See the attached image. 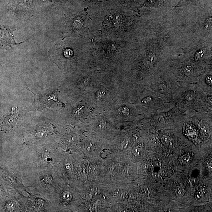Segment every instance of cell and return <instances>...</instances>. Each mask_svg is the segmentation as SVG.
<instances>
[{
	"label": "cell",
	"instance_id": "9",
	"mask_svg": "<svg viewBox=\"0 0 212 212\" xmlns=\"http://www.w3.org/2000/svg\"><path fill=\"white\" fill-rule=\"evenodd\" d=\"M70 194L67 191L64 192L62 194V197L64 200H68L70 199Z\"/></svg>",
	"mask_w": 212,
	"mask_h": 212
},
{
	"label": "cell",
	"instance_id": "12",
	"mask_svg": "<svg viewBox=\"0 0 212 212\" xmlns=\"http://www.w3.org/2000/svg\"><path fill=\"white\" fill-rule=\"evenodd\" d=\"M133 152L134 154L137 156H140L141 155V150L138 147L134 148L133 150Z\"/></svg>",
	"mask_w": 212,
	"mask_h": 212
},
{
	"label": "cell",
	"instance_id": "4",
	"mask_svg": "<svg viewBox=\"0 0 212 212\" xmlns=\"http://www.w3.org/2000/svg\"><path fill=\"white\" fill-rule=\"evenodd\" d=\"M183 71L186 75H191L193 73L192 67L190 65H187L184 67Z\"/></svg>",
	"mask_w": 212,
	"mask_h": 212
},
{
	"label": "cell",
	"instance_id": "10",
	"mask_svg": "<svg viewBox=\"0 0 212 212\" xmlns=\"http://www.w3.org/2000/svg\"><path fill=\"white\" fill-rule=\"evenodd\" d=\"M206 166L207 169L210 171H212V160L211 159H208L206 161Z\"/></svg>",
	"mask_w": 212,
	"mask_h": 212
},
{
	"label": "cell",
	"instance_id": "14",
	"mask_svg": "<svg viewBox=\"0 0 212 212\" xmlns=\"http://www.w3.org/2000/svg\"><path fill=\"white\" fill-rule=\"evenodd\" d=\"M207 101L210 104L212 105V96L209 97L207 98Z\"/></svg>",
	"mask_w": 212,
	"mask_h": 212
},
{
	"label": "cell",
	"instance_id": "8",
	"mask_svg": "<svg viewBox=\"0 0 212 212\" xmlns=\"http://www.w3.org/2000/svg\"><path fill=\"white\" fill-rule=\"evenodd\" d=\"M176 193L179 196H182L185 193L184 189L182 187H178L176 189Z\"/></svg>",
	"mask_w": 212,
	"mask_h": 212
},
{
	"label": "cell",
	"instance_id": "6",
	"mask_svg": "<svg viewBox=\"0 0 212 212\" xmlns=\"http://www.w3.org/2000/svg\"><path fill=\"white\" fill-rule=\"evenodd\" d=\"M205 51V49H203L197 52L195 55V60H198L202 58L204 54Z\"/></svg>",
	"mask_w": 212,
	"mask_h": 212
},
{
	"label": "cell",
	"instance_id": "11",
	"mask_svg": "<svg viewBox=\"0 0 212 212\" xmlns=\"http://www.w3.org/2000/svg\"><path fill=\"white\" fill-rule=\"evenodd\" d=\"M205 82L207 85L212 86V76H209L206 77Z\"/></svg>",
	"mask_w": 212,
	"mask_h": 212
},
{
	"label": "cell",
	"instance_id": "2",
	"mask_svg": "<svg viewBox=\"0 0 212 212\" xmlns=\"http://www.w3.org/2000/svg\"><path fill=\"white\" fill-rule=\"evenodd\" d=\"M205 189L202 186L198 188V189L195 194V197L197 200H200L204 197L205 195Z\"/></svg>",
	"mask_w": 212,
	"mask_h": 212
},
{
	"label": "cell",
	"instance_id": "15",
	"mask_svg": "<svg viewBox=\"0 0 212 212\" xmlns=\"http://www.w3.org/2000/svg\"><path fill=\"white\" fill-rule=\"evenodd\" d=\"M184 1H189V0H184Z\"/></svg>",
	"mask_w": 212,
	"mask_h": 212
},
{
	"label": "cell",
	"instance_id": "7",
	"mask_svg": "<svg viewBox=\"0 0 212 212\" xmlns=\"http://www.w3.org/2000/svg\"><path fill=\"white\" fill-rule=\"evenodd\" d=\"M6 208L7 210L9 211H11L14 209L15 204L12 202H8L6 204Z\"/></svg>",
	"mask_w": 212,
	"mask_h": 212
},
{
	"label": "cell",
	"instance_id": "13",
	"mask_svg": "<svg viewBox=\"0 0 212 212\" xmlns=\"http://www.w3.org/2000/svg\"><path fill=\"white\" fill-rule=\"evenodd\" d=\"M212 22V17L208 19V20H207L206 23V25L205 26L207 28L209 27V25H210V24Z\"/></svg>",
	"mask_w": 212,
	"mask_h": 212
},
{
	"label": "cell",
	"instance_id": "3",
	"mask_svg": "<svg viewBox=\"0 0 212 212\" xmlns=\"http://www.w3.org/2000/svg\"><path fill=\"white\" fill-rule=\"evenodd\" d=\"M199 127L202 132L204 133H208L209 132L210 128L208 124L205 122H200L198 124Z\"/></svg>",
	"mask_w": 212,
	"mask_h": 212
},
{
	"label": "cell",
	"instance_id": "1",
	"mask_svg": "<svg viewBox=\"0 0 212 212\" xmlns=\"http://www.w3.org/2000/svg\"><path fill=\"white\" fill-rule=\"evenodd\" d=\"M156 60V58L155 55L152 53H149L144 57L143 63L146 67L150 68L152 67Z\"/></svg>",
	"mask_w": 212,
	"mask_h": 212
},
{
	"label": "cell",
	"instance_id": "5",
	"mask_svg": "<svg viewBox=\"0 0 212 212\" xmlns=\"http://www.w3.org/2000/svg\"><path fill=\"white\" fill-rule=\"evenodd\" d=\"M191 159V156L189 154H185L181 157V161L183 163H188Z\"/></svg>",
	"mask_w": 212,
	"mask_h": 212
}]
</instances>
